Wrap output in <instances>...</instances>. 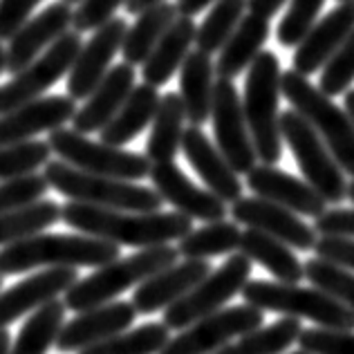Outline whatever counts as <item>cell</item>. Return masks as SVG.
<instances>
[{
  "label": "cell",
  "mask_w": 354,
  "mask_h": 354,
  "mask_svg": "<svg viewBox=\"0 0 354 354\" xmlns=\"http://www.w3.org/2000/svg\"><path fill=\"white\" fill-rule=\"evenodd\" d=\"M61 220L83 236H92L117 247L151 249L182 240L193 229V220L177 211L130 213L68 202L61 207Z\"/></svg>",
  "instance_id": "1"
},
{
  "label": "cell",
  "mask_w": 354,
  "mask_h": 354,
  "mask_svg": "<svg viewBox=\"0 0 354 354\" xmlns=\"http://www.w3.org/2000/svg\"><path fill=\"white\" fill-rule=\"evenodd\" d=\"M121 247L83 234H39L0 249V276L25 274L32 269L104 267L117 260Z\"/></svg>",
  "instance_id": "2"
},
{
  "label": "cell",
  "mask_w": 354,
  "mask_h": 354,
  "mask_svg": "<svg viewBox=\"0 0 354 354\" xmlns=\"http://www.w3.org/2000/svg\"><path fill=\"white\" fill-rule=\"evenodd\" d=\"M281 61L274 52L263 50L256 61L249 65L245 79V95H242V113L251 135L256 157L260 164L274 166L283 157V137H281Z\"/></svg>",
  "instance_id": "3"
},
{
  "label": "cell",
  "mask_w": 354,
  "mask_h": 354,
  "mask_svg": "<svg viewBox=\"0 0 354 354\" xmlns=\"http://www.w3.org/2000/svg\"><path fill=\"white\" fill-rule=\"evenodd\" d=\"M177 247L162 245L142 249L128 258H117L113 263L95 269L90 276L79 278L68 292H65V310L72 312H86L92 307L113 303L119 294L126 290L139 287L151 276H155L162 269L177 263Z\"/></svg>",
  "instance_id": "4"
},
{
  "label": "cell",
  "mask_w": 354,
  "mask_h": 354,
  "mask_svg": "<svg viewBox=\"0 0 354 354\" xmlns=\"http://www.w3.org/2000/svg\"><path fill=\"white\" fill-rule=\"evenodd\" d=\"M50 189L65 195L70 202L90 204L99 209H115L130 213H155L162 211L164 200L155 189L137 182L113 180V177L92 175L72 169L61 160H50L43 171Z\"/></svg>",
  "instance_id": "5"
},
{
  "label": "cell",
  "mask_w": 354,
  "mask_h": 354,
  "mask_svg": "<svg viewBox=\"0 0 354 354\" xmlns=\"http://www.w3.org/2000/svg\"><path fill=\"white\" fill-rule=\"evenodd\" d=\"M281 95L323 139L341 171L354 180V124L346 110L294 70L281 74Z\"/></svg>",
  "instance_id": "6"
},
{
  "label": "cell",
  "mask_w": 354,
  "mask_h": 354,
  "mask_svg": "<svg viewBox=\"0 0 354 354\" xmlns=\"http://www.w3.org/2000/svg\"><path fill=\"white\" fill-rule=\"evenodd\" d=\"M242 301L260 312H276L287 319H310L323 330L354 332V314L337 298L316 287L272 281H249L240 292Z\"/></svg>",
  "instance_id": "7"
},
{
  "label": "cell",
  "mask_w": 354,
  "mask_h": 354,
  "mask_svg": "<svg viewBox=\"0 0 354 354\" xmlns=\"http://www.w3.org/2000/svg\"><path fill=\"white\" fill-rule=\"evenodd\" d=\"M50 151L61 162L70 164L72 169L113 177L124 182H139L151 173V162L146 155H139L124 148L108 146L104 142H92L88 135H81L72 128H59L48 137Z\"/></svg>",
  "instance_id": "8"
},
{
  "label": "cell",
  "mask_w": 354,
  "mask_h": 354,
  "mask_svg": "<svg viewBox=\"0 0 354 354\" xmlns=\"http://www.w3.org/2000/svg\"><path fill=\"white\" fill-rule=\"evenodd\" d=\"M281 137L294 153V160L298 162L305 182L321 195L325 202L339 204L348 198V180L346 173L323 144V139L314 133V128L307 121L294 113L285 110L281 113Z\"/></svg>",
  "instance_id": "9"
},
{
  "label": "cell",
  "mask_w": 354,
  "mask_h": 354,
  "mask_svg": "<svg viewBox=\"0 0 354 354\" xmlns=\"http://www.w3.org/2000/svg\"><path fill=\"white\" fill-rule=\"evenodd\" d=\"M251 278V260L242 254L229 256L218 269H211L207 278L193 287L177 303L164 310V325L169 330L182 332L200 319L225 310L227 303L238 296Z\"/></svg>",
  "instance_id": "10"
},
{
  "label": "cell",
  "mask_w": 354,
  "mask_h": 354,
  "mask_svg": "<svg viewBox=\"0 0 354 354\" xmlns=\"http://www.w3.org/2000/svg\"><path fill=\"white\" fill-rule=\"evenodd\" d=\"M81 45L83 41L79 32L63 34L39 59H34L27 68L14 74L12 81L0 86V115H7L23 104L41 99L43 92H48L54 83L61 81L65 74H70L81 52Z\"/></svg>",
  "instance_id": "11"
},
{
  "label": "cell",
  "mask_w": 354,
  "mask_h": 354,
  "mask_svg": "<svg viewBox=\"0 0 354 354\" xmlns=\"http://www.w3.org/2000/svg\"><path fill=\"white\" fill-rule=\"evenodd\" d=\"M265 314L251 305L225 307L171 337L160 354H213L234 339L263 328Z\"/></svg>",
  "instance_id": "12"
},
{
  "label": "cell",
  "mask_w": 354,
  "mask_h": 354,
  "mask_svg": "<svg viewBox=\"0 0 354 354\" xmlns=\"http://www.w3.org/2000/svg\"><path fill=\"white\" fill-rule=\"evenodd\" d=\"M211 121L216 146L222 157L238 175H247L258 166V157L251 144V135L242 113V99L238 88L229 79H216L213 86V104H211Z\"/></svg>",
  "instance_id": "13"
},
{
  "label": "cell",
  "mask_w": 354,
  "mask_h": 354,
  "mask_svg": "<svg viewBox=\"0 0 354 354\" xmlns=\"http://www.w3.org/2000/svg\"><path fill=\"white\" fill-rule=\"evenodd\" d=\"M128 32L126 18L113 16L106 25H101L95 34L90 36L86 45H81V52L74 61L68 74V97L74 101L88 99L104 77L117 52H121Z\"/></svg>",
  "instance_id": "14"
},
{
  "label": "cell",
  "mask_w": 354,
  "mask_h": 354,
  "mask_svg": "<svg viewBox=\"0 0 354 354\" xmlns=\"http://www.w3.org/2000/svg\"><path fill=\"white\" fill-rule=\"evenodd\" d=\"M229 213L234 216L236 225H242L247 229L260 231L265 236H272L276 240L285 242L287 247H294L298 251L314 249V242L319 234L314 227L296 216V213L278 207L274 202H267L263 198H240L231 204Z\"/></svg>",
  "instance_id": "15"
},
{
  "label": "cell",
  "mask_w": 354,
  "mask_h": 354,
  "mask_svg": "<svg viewBox=\"0 0 354 354\" xmlns=\"http://www.w3.org/2000/svg\"><path fill=\"white\" fill-rule=\"evenodd\" d=\"M135 319L137 310L130 301H113L92 307V310L79 312L74 319L65 321L54 346L63 354H79L81 350L92 348L101 341L126 332L135 323Z\"/></svg>",
  "instance_id": "16"
},
{
  "label": "cell",
  "mask_w": 354,
  "mask_h": 354,
  "mask_svg": "<svg viewBox=\"0 0 354 354\" xmlns=\"http://www.w3.org/2000/svg\"><path fill=\"white\" fill-rule=\"evenodd\" d=\"M148 177H151L153 189L160 193V198L189 220L218 222L227 218V204L216 198L211 191L200 189L198 184L191 182L189 175L175 162L153 164Z\"/></svg>",
  "instance_id": "17"
},
{
  "label": "cell",
  "mask_w": 354,
  "mask_h": 354,
  "mask_svg": "<svg viewBox=\"0 0 354 354\" xmlns=\"http://www.w3.org/2000/svg\"><path fill=\"white\" fill-rule=\"evenodd\" d=\"M72 18H74L72 7L65 3H52L39 16L30 18L9 39V45L5 48L7 54L5 72L18 74L34 59H39L50 45H54L63 34L70 32Z\"/></svg>",
  "instance_id": "18"
},
{
  "label": "cell",
  "mask_w": 354,
  "mask_h": 354,
  "mask_svg": "<svg viewBox=\"0 0 354 354\" xmlns=\"http://www.w3.org/2000/svg\"><path fill=\"white\" fill-rule=\"evenodd\" d=\"M77 101L68 95L41 97L7 115H0V146L32 142L41 133H54L72 121Z\"/></svg>",
  "instance_id": "19"
},
{
  "label": "cell",
  "mask_w": 354,
  "mask_h": 354,
  "mask_svg": "<svg viewBox=\"0 0 354 354\" xmlns=\"http://www.w3.org/2000/svg\"><path fill=\"white\" fill-rule=\"evenodd\" d=\"M354 32V0L341 3L337 9H332L328 16L316 21L310 32L303 36V41L296 45L292 57V70L310 77V74L323 70V65L332 59L348 36Z\"/></svg>",
  "instance_id": "20"
},
{
  "label": "cell",
  "mask_w": 354,
  "mask_h": 354,
  "mask_svg": "<svg viewBox=\"0 0 354 354\" xmlns=\"http://www.w3.org/2000/svg\"><path fill=\"white\" fill-rule=\"evenodd\" d=\"M247 186L251 193H256V198L274 202L296 216H310L316 220L328 211V202L310 184L276 166L258 164L247 173Z\"/></svg>",
  "instance_id": "21"
},
{
  "label": "cell",
  "mask_w": 354,
  "mask_h": 354,
  "mask_svg": "<svg viewBox=\"0 0 354 354\" xmlns=\"http://www.w3.org/2000/svg\"><path fill=\"white\" fill-rule=\"evenodd\" d=\"M79 281L77 269H41L9 290L0 292V328H7L25 314L57 301Z\"/></svg>",
  "instance_id": "22"
},
{
  "label": "cell",
  "mask_w": 354,
  "mask_h": 354,
  "mask_svg": "<svg viewBox=\"0 0 354 354\" xmlns=\"http://www.w3.org/2000/svg\"><path fill=\"white\" fill-rule=\"evenodd\" d=\"M182 153L186 162L191 164V169L207 184V191H211L216 198H220L225 204H234L242 198L240 175L231 169L229 162L218 151V146L211 142L202 128L189 126L184 130Z\"/></svg>",
  "instance_id": "23"
},
{
  "label": "cell",
  "mask_w": 354,
  "mask_h": 354,
  "mask_svg": "<svg viewBox=\"0 0 354 354\" xmlns=\"http://www.w3.org/2000/svg\"><path fill=\"white\" fill-rule=\"evenodd\" d=\"M209 274H211L209 260H184V263H175L139 285L130 303L135 305L137 314L144 316L162 312L180 301V298H184Z\"/></svg>",
  "instance_id": "24"
},
{
  "label": "cell",
  "mask_w": 354,
  "mask_h": 354,
  "mask_svg": "<svg viewBox=\"0 0 354 354\" xmlns=\"http://www.w3.org/2000/svg\"><path fill=\"white\" fill-rule=\"evenodd\" d=\"M135 68L128 63L110 68L104 81L86 99V104L77 108L72 117V130L81 135L101 133L108 126V121L119 113V108L126 104L130 92L135 90Z\"/></svg>",
  "instance_id": "25"
},
{
  "label": "cell",
  "mask_w": 354,
  "mask_h": 354,
  "mask_svg": "<svg viewBox=\"0 0 354 354\" xmlns=\"http://www.w3.org/2000/svg\"><path fill=\"white\" fill-rule=\"evenodd\" d=\"M213 86H216V63L200 50L189 52L180 68V99L184 104L186 121L202 128L211 119Z\"/></svg>",
  "instance_id": "26"
},
{
  "label": "cell",
  "mask_w": 354,
  "mask_h": 354,
  "mask_svg": "<svg viewBox=\"0 0 354 354\" xmlns=\"http://www.w3.org/2000/svg\"><path fill=\"white\" fill-rule=\"evenodd\" d=\"M195 34H198V25L193 18L177 16V21L169 27V32L162 36L151 57L142 65L144 83L153 88L166 86L173 79V74L182 68L184 59L189 57L191 45L195 43Z\"/></svg>",
  "instance_id": "27"
},
{
  "label": "cell",
  "mask_w": 354,
  "mask_h": 354,
  "mask_svg": "<svg viewBox=\"0 0 354 354\" xmlns=\"http://www.w3.org/2000/svg\"><path fill=\"white\" fill-rule=\"evenodd\" d=\"M269 34H272L269 21L247 14L236 27V32L229 36V41L222 45L216 61V77L234 81L245 70H249V65L263 52Z\"/></svg>",
  "instance_id": "28"
},
{
  "label": "cell",
  "mask_w": 354,
  "mask_h": 354,
  "mask_svg": "<svg viewBox=\"0 0 354 354\" xmlns=\"http://www.w3.org/2000/svg\"><path fill=\"white\" fill-rule=\"evenodd\" d=\"M160 92L157 88L142 83L135 86L126 99V104L119 108V113L108 121V126L101 130V142L108 146H126L130 144L137 135L144 133V128L153 124V117L160 106Z\"/></svg>",
  "instance_id": "29"
},
{
  "label": "cell",
  "mask_w": 354,
  "mask_h": 354,
  "mask_svg": "<svg viewBox=\"0 0 354 354\" xmlns=\"http://www.w3.org/2000/svg\"><path fill=\"white\" fill-rule=\"evenodd\" d=\"M240 254L247 256L251 263L265 267L276 278V283L298 285L305 278V267L296 258L292 247L260 231L245 229L240 238Z\"/></svg>",
  "instance_id": "30"
},
{
  "label": "cell",
  "mask_w": 354,
  "mask_h": 354,
  "mask_svg": "<svg viewBox=\"0 0 354 354\" xmlns=\"http://www.w3.org/2000/svg\"><path fill=\"white\" fill-rule=\"evenodd\" d=\"M186 113L177 92H166L160 99L157 113L151 124V137L146 142V157L151 164L175 162L177 153L182 151Z\"/></svg>",
  "instance_id": "31"
},
{
  "label": "cell",
  "mask_w": 354,
  "mask_h": 354,
  "mask_svg": "<svg viewBox=\"0 0 354 354\" xmlns=\"http://www.w3.org/2000/svg\"><path fill=\"white\" fill-rule=\"evenodd\" d=\"M139 18L128 27L124 45H121V54H124V63L128 65H144V61L151 57L155 45L160 43L162 36L169 32V27L177 21V7L175 3H157L153 7L144 9Z\"/></svg>",
  "instance_id": "32"
},
{
  "label": "cell",
  "mask_w": 354,
  "mask_h": 354,
  "mask_svg": "<svg viewBox=\"0 0 354 354\" xmlns=\"http://www.w3.org/2000/svg\"><path fill=\"white\" fill-rule=\"evenodd\" d=\"M240 238L242 229L236 222H207L204 227L191 229L182 240H177V254L184 260H209L213 256L234 254L240 249Z\"/></svg>",
  "instance_id": "33"
},
{
  "label": "cell",
  "mask_w": 354,
  "mask_h": 354,
  "mask_svg": "<svg viewBox=\"0 0 354 354\" xmlns=\"http://www.w3.org/2000/svg\"><path fill=\"white\" fill-rule=\"evenodd\" d=\"M61 220V207L54 200H39L27 207L0 213V247L16 245L43 234Z\"/></svg>",
  "instance_id": "34"
},
{
  "label": "cell",
  "mask_w": 354,
  "mask_h": 354,
  "mask_svg": "<svg viewBox=\"0 0 354 354\" xmlns=\"http://www.w3.org/2000/svg\"><path fill=\"white\" fill-rule=\"evenodd\" d=\"M63 325H65V303L52 301L48 305H43L41 310L32 312L30 319L23 323L9 354H48V350L57 343Z\"/></svg>",
  "instance_id": "35"
},
{
  "label": "cell",
  "mask_w": 354,
  "mask_h": 354,
  "mask_svg": "<svg viewBox=\"0 0 354 354\" xmlns=\"http://www.w3.org/2000/svg\"><path fill=\"white\" fill-rule=\"evenodd\" d=\"M303 332V325L298 319H281L267 328L249 332L240 337L236 343L220 348L213 354H283L298 341Z\"/></svg>",
  "instance_id": "36"
},
{
  "label": "cell",
  "mask_w": 354,
  "mask_h": 354,
  "mask_svg": "<svg viewBox=\"0 0 354 354\" xmlns=\"http://www.w3.org/2000/svg\"><path fill=\"white\" fill-rule=\"evenodd\" d=\"M245 9L247 0H216L195 34L198 50L209 57L220 52L222 45L229 41V36L236 32V27L245 18Z\"/></svg>",
  "instance_id": "37"
},
{
  "label": "cell",
  "mask_w": 354,
  "mask_h": 354,
  "mask_svg": "<svg viewBox=\"0 0 354 354\" xmlns=\"http://www.w3.org/2000/svg\"><path fill=\"white\" fill-rule=\"evenodd\" d=\"M171 341V330L164 323H144L135 330H126L113 339L81 350L79 354H160Z\"/></svg>",
  "instance_id": "38"
},
{
  "label": "cell",
  "mask_w": 354,
  "mask_h": 354,
  "mask_svg": "<svg viewBox=\"0 0 354 354\" xmlns=\"http://www.w3.org/2000/svg\"><path fill=\"white\" fill-rule=\"evenodd\" d=\"M52 151L48 142H32L0 146V182L18 180V177L32 175L39 169H45L50 162Z\"/></svg>",
  "instance_id": "39"
},
{
  "label": "cell",
  "mask_w": 354,
  "mask_h": 354,
  "mask_svg": "<svg viewBox=\"0 0 354 354\" xmlns=\"http://www.w3.org/2000/svg\"><path fill=\"white\" fill-rule=\"evenodd\" d=\"M303 267H305V278L316 290L337 298L341 305H346L354 314V274L352 272L334 267L319 258L307 260V263H303Z\"/></svg>",
  "instance_id": "40"
},
{
  "label": "cell",
  "mask_w": 354,
  "mask_h": 354,
  "mask_svg": "<svg viewBox=\"0 0 354 354\" xmlns=\"http://www.w3.org/2000/svg\"><path fill=\"white\" fill-rule=\"evenodd\" d=\"M352 83H354V32L332 54V59L323 65L319 90L328 97H337V95H346Z\"/></svg>",
  "instance_id": "41"
},
{
  "label": "cell",
  "mask_w": 354,
  "mask_h": 354,
  "mask_svg": "<svg viewBox=\"0 0 354 354\" xmlns=\"http://www.w3.org/2000/svg\"><path fill=\"white\" fill-rule=\"evenodd\" d=\"M325 0H292L290 9L278 23V43L283 48H296L303 41V36L310 32V27L316 23Z\"/></svg>",
  "instance_id": "42"
},
{
  "label": "cell",
  "mask_w": 354,
  "mask_h": 354,
  "mask_svg": "<svg viewBox=\"0 0 354 354\" xmlns=\"http://www.w3.org/2000/svg\"><path fill=\"white\" fill-rule=\"evenodd\" d=\"M48 189H50L48 182L39 173L18 177V180L0 182V213L21 209L32 202L43 200Z\"/></svg>",
  "instance_id": "43"
},
{
  "label": "cell",
  "mask_w": 354,
  "mask_h": 354,
  "mask_svg": "<svg viewBox=\"0 0 354 354\" xmlns=\"http://www.w3.org/2000/svg\"><path fill=\"white\" fill-rule=\"evenodd\" d=\"M296 343L307 354H354V332L348 330H303Z\"/></svg>",
  "instance_id": "44"
},
{
  "label": "cell",
  "mask_w": 354,
  "mask_h": 354,
  "mask_svg": "<svg viewBox=\"0 0 354 354\" xmlns=\"http://www.w3.org/2000/svg\"><path fill=\"white\" fill-rule=\"evenodd\" d=\"M121 5H126V0H81L72 18L74 32L83 34L99 30L101 25H106L115 16Z\"/></svg>",
  "instance_id": "45"
},
{
  "label": "cell",
  "mask_w": 354,
  "mask_h": 354,
  "mask_svg": "<svg viewBox=\"0 0 354 354\" xmlns=\"http://www.w3.org/2000/svg\"><path fill=\"white\" fill-rule=\"evenodd\" d=\"M314 254L319 260L354 274V238L319 236L314 242Z\"/></svg>",
  "instance_id": "46"
},
{
  "label": "cell",
  "mask_w": 354,
  "mask_h": 354,
  "mask_svg": "<svg viewBox=\"0 0 354 354\" xmlns=\"http://www.w3.org/2000/svg\"><path fill=\"white\" fill-rule=\"evenodd\" d=\"M43 0H0V43L9 41Z\"/></svg>",
  "instance_id": "47"
},
{
  "label": "cell",
  "mask_w": 354,
  "mask_h": 354,
  "mask_svg": "<svg viewBox=\"0 0 354 354\" xmlns=\"http://www.w3.org/2000/svg\"><path fill=\"white\" fill-rule=\"evenodd\" d=\"M319 236H346L354 238V209H330L314 220Z\"/></svg>",
  "instance_id": "48"
},
{
  "label": "cell",
  "mask_w": 354,
  "mask_h": 354,
  "mask_svg": "<svg viewBox=\"0 0 354 354\" xmlns=\"http://www.w3.org/2000/svg\"><path fill=\"white\" fill-rule=\"evenodd\" d=\"M287 5V0H247V9L251 16L265 18V21H272V18L281 12Z\"/></svg>",
  "instance_id": "49"
},
{
  "label": "cell",
  "mask_w": 354,
  "mask_h": 354,
  "mask_svg": "<svg viewBox=\"0 0 354 354\" xmlns=\"http://www.w3.org/2000/svg\"><path fill=\"white\" fill-rule=\"evenodd\" d=\"M213 3H216V0H177L175 7H177V14H180V16L193 18V16H198L202 9H207Z\"/></svg>",
  "instance_id": "50"
},
{
  "label": "cell",
  "mask_w": 354,
  "mask_h": 354,
  "mask_svg": "<svg viewBox=\"0 0 354 354\" xmlns=\"http://www.w3.org/2000/svg\"><path fill=\"white\" fill-rule=\"evenodd\" d=\"M157 3H164V0H126V12L128 14H142L144 9L153 7Z\"/></svg>",
  "instance_id": "51"
},
{
  "label": "cell",
  "mask_w": 354,
  "mask_h": 354,
  "mask_svg": "<svg viewBox=\"0 0 354 354\" xmlns=\"http://www.w3.org/2000/svg\"><path fill=\"white\" fill-rule=\"evenodd\" d=\"M12 350V334L7 328H0V354H9Z\"/></svg>",
  "instance_id": "52"
},
{
  "label": "cell",
  "mask_w": 354,
  "mask_h": 354,
  "mask_svg": "<svg viewBox=\"0 0 354 354\" xmlns=\"http://www.w3.org/2000/svg\"><path fill=\"white\" fill-rule=\"evenodd\" d=\"M346 113L350 115L352 124H354V88H350V90L346 92Z\"/></svg>",
  "instance_id": "53"
},
{
  "label": "cell",
  "mask_w": 354,
  "mask_h": 354,
  "mask_svg": "<svg viewBox=\"0 0 354 354\" xmlns=\"http://www.w3.org/2000/svg\"><path fill=\"white\" fill-rule=\"evenodd\" d=\"M5 63H7V54H5V48H3V43H0V74L5 72Z\"/></svg>",
  "instance_id": "54"
},
{
  "label": "cell",
  "mask_w": 354,
  "mask_h": 354,
  "mask_svg": "<svg viewBox=\"0 0 354 354\" xmlns=\"http://www.w3.org/2000/svg\"><path fill=\"white\" fill-rule=\"evenodd\" d=\"M348 198H350V202L354 204V180L348 184Z\"/></svg>",
  "instance_id": "55"
},
{
  "label": "cell",
  "mask_w": 354,
  "mask_h": 354,
  "mask_svg": "<svg viewBox=\"0 0 354 354\" xmlns=\"http://www.w3.org/2000/svg\"><path fill=\"white\" fill-rule=\"evenodd\" d=\"M61 3H65V5H70V7H72L74 3H77V5H79V3H81V0H61Z\"/></svg>",
  "instance_id": "56"
},
{
  "label": "cell",
  "mask_w": 354,
  "mask_h": 354,
  "mask_svg": "<svg viewBox=\"0 0 354 354\" xmlns=\"http://www.w3.org/2000/svg\"><path fill=\"white\" fill-rule=\"evenodd\" d=\"M292 354H307V352H303V350H296V352H292Z\"/></svg>",
  "instance_id": "57"
},
{
  "label": "cell",
  "mask_w": 354,
  "mask_h": 354,
  "mask_svg": "<svg viewBox=\"0 0 354 354\" xmlns=\"http://www.w3.org/2000/svg\"><path fill=\"white\" fill-rule=\"evenodd\" d=\"M339 3H350V0H339Z\"/></svg>",
  "instance_id": "58"
},
{
  "label": "cell",
  "mask_w": 354,
  "mask_h": 354,
  "mask_svg": "<svg viewBox=\"0 0 354 354\" xmlns=\"http://www.w3.org/2000/svg\"><path fill=\"white\" fill-rule=\"evenodd\" d=\"M0 287H3V276H0Z\"/></svg>",
  "instance_id": "59"
}]
</instances>
